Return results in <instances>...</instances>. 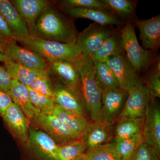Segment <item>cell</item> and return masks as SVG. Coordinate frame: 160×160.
I'll return each mask as SVG.
<instances>
[{
	"instance_id": "6da1fadb",
	"label": "cell",
	"mask_w": 160,
	"mask_h": 160,
	"mask_svg": "<svg viewBox=\"0 0 160 160\" xmlns=\"http://www.w3.org/2000/svg\"><path fill=\"white\" fill-rule=\"evenodd\" d=\"M29 35L64 43H76L74 24L51 6L45 9L29 30Z\"/></svg>"
},
{
	"instance_id": "7a4b0ae2",
	"label": "cell",
	"mask_w": 160,
	"mask_h": 160,
	"mask_svg": "<svg viewBox=\"0 0 160 160\" xmlns=\"http://www.w3.org/2000/svg\"><path fill=\"white\" fill-rule=\"evenodd\" d=\"M80 74V89L82 102L91 122L98 121L102 106L103 91L97 78L91 58L81 54L73 62Z\"/></svg>"
},
{
	"instance_id": "3957f363",
	"label": "cell",
	"mask_w": 160,
	"mask_h": 160,
	"mask_svg": "<svg viewBox=\"0 0 160 160\" xmlns=\"http://www.w3.org/2000/svg\"><path fill=\"white\" fill-rule=\"evenodd\" d=\"M21 44L25 48L39 54L47 62L61 61L74 62L81 55L77 43H62L29 35Z\"/></svg>"
},
{
	"instance_id": "277c9868",
	"label": "cell",
	"mask_w": 160,
	"mask_h": 160,
	"mask_svg": "<svg viewBox=\"0 0 160 160\" xmlns=\"http://www.w3.org/2000/svg\"><path fill=\"white\" fill-rule=\"evenodd\" d=\"M150 99L145 82L139 78L135 85L127 92L125 104L117 122L122 119L144 120Z\"/></svg>"
},
{
	"instance_id": "5b68a950",
	"label": "cell",
	"mask_w": 160,
	"mask_h": 160,
	"mask_svg": "<svg viewBox=\"0 0 160 160\" xmlns=\"http://www.w3.org/2000/svg\"><path fill=\"white\" fill-rule=\"evenodd\" d=\"M121 36L124 51L129 62L137 71L144 69L149 64L151 55L149 50L140 46L132 24L126 23L121 30Z\"/></svg>"
},
{
	"instance_id": "8992f818",
	"label": "cell",
	"mask_w": 160,
	"mask_h": 160,
	"mask_svg": "<svg viewBox=\"0 0 160 160\" xmlns=\"http://www.w3.org/2000/svg\"><path fill=\"white\" fill-rule=\"evenodd\" d=\"M31 121L49 135L58 145L82 140L54 115L40 113Z\"/></svg>"
},
{
	"instance_id": "52a82bcc",
	"label": "cell",
	"mask_w": 160,
	"mask_h": 160,
	"mask_svg": "<svg viewBox=\"0 0 160 160\" xmlns=\"http://www.w3.org/2000/svg\"><path fill=\"white\" fill-rule=\"evenodd\" d=\"M106 26L94 22L78 35L76 43L81 54L90 58L93 56L112 33Z\"/></svg>"
},
{
	"instance_id": "ba28073f",
	"label": "cell",
	"mask_w": 160,
	"mask_h": 160,
	"mask_svg": "<svg viewBox=\"0 0 160 160\" xmlns=\"http://www.w3.org/2000/svg\"><path fill=\"white\" fill-rule=\"evenodd\" d=\"M127 95V92L120 88L104 90L98 120L112 125L117 122Z\"/></svg>"
},
{
	"instance_id": "9c48e42d",
	"label": "cell",
	"mask_w": 160,
	"mask_h": 160,
	"mask_svg": "<svg viewBox=\"0 0 160 160\" xmlns=\"http://www.w3.org/2000/svg\"><path fill=\"white\" fill-rule=\"evenodd\" d=\"M5 54L7 58L18 64L32 69L49 71L48 63L41 55L19 46L14 40H10L7 42Z\"/></svg>"
},
{
	"instance_id": "30bf717a",
	"label": "cell",
	"mask_w": 160,
	"mask_h": 160,
	"mask_svg": "<svg viewBox=\"0 0 160 160\" xmlns=\"http://www.w3.org/2000/svg\"><path fill=\"white\" fill-rule=\"evenodd\" d=\"M105 62L115 75L120 89L128 92L139 78L124 52L109 58Z\"/></svg>"
},
{
	"instance_id": "8fae6325",
	"label": "cell",
	"mask_w": 160,
	"mask_h": 160,
	"mask_svg": "<svg viewBox=\"0 0 160 160\" xmlns=\"http://www.w3.org/2000/svg\"><path fill=\"white\" fill-rule=\"evenodd\" d=\"M2 118L13 136L28 147L30 121L19 107L12 103Z\"/></svg>"
},
{
	"instance_id": "7c38bea8",
	"label": "cell",
	"mask_w": 160,
	"mask_h": 160,
	"mask_svg": "<svg viewBox=\"0 0 160 160\" xmlns=\"http://www.w3.org/2000/svg\"><path fill=\"white\" fill-rule=\"evenodd\" d=\"M145 142L160 155V109L150 99L144 119L143 132Z\"/></svg>"
},
{
	"instance_id": "4fadbf2b",
	"label": "cell",
	"mask_w": 160,
	"mask_h": 160,
	"mask_svg": "<svg viewBox=\"0 0 160 160\" xmlns=\"http://www.w3.org/2000/svg\"><path fill=\"white\" fill-rule=\"evenodd\" d=\"M47 63L50 74L55 76L63 85L73 90L82 100L79 72L73 62L61 61Z\"/></svg>"
},
{
	"instance_id": "5bb4252c",
	"label": "cell",
	"mask_w": 160,
	"mask_h": 160,
	"mask_svg": "<svg viewBox=\"0 0 160 160\" xmlns=\"http://www.w3.org/2000/svg\"><path fill=\"white\" fill-rule=\"evenodd\" d=\"M28 147L46 160H58V145L47 133L30 126Z\"/></svg>"
},
{
	"instance_id": "9a60e30c",
	"label": "cell",
	"mask_w": 160,
	"mask_h": 160,
	"mask_svg": "<svg viewBox=\"0 0 160 160\" xmlns=\"http://www.w3.org/2000/svg\"><path fill=\"white\" fill-rule=\"evenodd\" d=\"M0 14L9 26L15 41L21 43L29 35L27 24L10 1L0 0Z\"/></svg>"
},
{
	"instance_id": "2e32d148",
	"label": "cell",
	"mask_w": 160,
	"mask_h": 160,
	"mask_svg": "<svg viewBox=\"0 0 160 160\" xmlns=\"http://www.w3.org/2000/svg\"><path fill=\"white\" fill-rule=\"evenodd\" d=\"M114 138L112 125L100 120L91 122L90 126L82 140L86 146V151L109 143Z\"/></svg>"
},
{
	"instance_id": "e0dca14e",
	"label": "cell",
	"mask_w": 160,
	"mask_h": 160,
	"mask_svg": "<svg viewBox=\"0 0 160 160\" xmlns=\"http://www.w3.org/2000/svg\"><path fill=\"white\" fill-rule=\"evenodd\" d=\"M53 100L55 105L62 109L87 118L81 98L73 90L62 84L54 86Z\"/></svg>"
},
{
	"instance_id": "ac0fdd59",
	"label": "cell",
	"mask_w": 160,
	"mask_h": 160,
	"mask_svg": "<svg viewBox=\"0 0 160 160\" xmlns=\"http://www.w3.org/2000/svg\"><path fill=\"white\" fill-rule=\"evenodd\" d=\"M140 31L143 47L147 50L158 48L160 43V16H156L147 20L136 21Z\"/></svg>"
},
{
	"instance_id": "d6986e66",
	"label": "cell",
	"mask_w": 160,
	"mask_h": 160,
	"mask_svg": "<svg viewBox=\"0 0 160 160\" xmlns=\"http://www.w3.org/2000/svg\"><path fill=\"white\" fill-rule=\"evenodd\" d=\"M28 26L29 30L36 22L45 9L51 6L47 0H12L10 1Z\"/></svg>"
},
{
	"instance_id": "ffe728a7",
	"label": "cell",
	"mask_w": 160,
	"mask_h": 160,
	"mask_svg": "<svg viewBox=\"0 0 160 160\" xmlns=\"http://www.w3.org/2000/svg\"><path fill=\"white\" fill-rule=\"evenodd\" d=\"M66 12L72 18H86L103 26L121 24L114 14L103 9L94 8H75L66 9Z\"/></svg>"
},
{
	"instance_id": "44dd1931",
	"label": "cell",
	"mask_w": 160,
	"mask_h": 160,
	"mask_svg": "<svg viewBox=\"0 0 160 160\" xmlns=\"http://www.w3.org/2000/svg\"><path fill=\"white\" fill-rule=\"evenodd\" d=\"M8 92L13 103L19 107L30 121L39 115L40 112L32 104L27 86L12 79L11 87Z\"/></svg>"
},
{
	"instance_id": "7402d4cb",
	"label": "cell",
	"mask_w": 160,
	"mask_h": 160,
	"mask_svg": "<svg viewBox=\"0 0 160 160\" xmlns=\"http://www.w3.org/2000/svg\"><path fill=\"white\" fill-rule=\"evenodd\" d=\"M3 63L4 68L12 80H16L27 87L38 78L50 75L47 70L29 68L14 62L7 58Z\"/></svg>"
},
{
	"instance_id": "603a6c76",
	"label": "cell",
	"mask_w": 160,
	"mask_h": 160,
	"mask_svg": "<svg viewBox=\"0 0 160 160\" xmlns=\"http://www.w3.org/2000/svg\"><path fill=\"white\" fill-rule=\"evenodd\" d=\"M52 114L65 123L81 139L90 126V121L87 118L63 109L58 105H55Z\"/></svg>"
},
{
	"instance_id": "cb8c5ba5",
	"label": "cell",
	"mask_w": 160,
	"mask_h": 160,
	"mask_svg": "<svg viewBox=\"0 0 160 160\" xmlns=\"http://www.w3.org/2000/svg\"><path fill=\"white\" fill-rule=\"evenodd\" d=\"M124 52L121 34L112 32L91 58L93 62H105L109 58Z\"/></svg>"
},
{
	"instance_id": "d4e9b609",
	"label": "cell",
	"mask_w": 160,
	"mask_h": 160,
	"mask_svg": "<svg viewBox=\"0 0 160 160\" xmlns=\"http://www.w3.org/2000/svg\"><path fill=\"white\" fill-rule=\"evenodd\" d=\"M144 120L122 119L118 120L114 130V142L143 134Z\"/></svg>"
},
{
	"instance_id": "484cf974",
	"label": "cell",
	"mask_w": 160,
	"mask_h": 160,
	"mask_svg": "<svg viewBox=\"0 0 160 160\" xmlns=\"http://www.w3.org/2000/svg\"><path fill=\"white\" fill-rule=\"evenodd\" d=\"M93 62L97 78L103 91L120 88L115 75L106 62Z\"/></svg>"
},
{
	"instance_id": "4316f807",
	"label": "cell",
	"mask_w": 160,
	"mask_h": 160,
	"mask_svg": "<svg viewBox=\"0 0 160 160\" xmlns=\"http://www.w3.org/2000/svg\"><path fill=\"white\" fill-rule=\"evenodd\" d=\"M86 146L82 140L58 145V160H78L86 152Z\"/></svg>"
},
{
	"instance_id": "83f0119b",
	"label": "cell",
	"mask_w": 160,
	"mask_h": 160,
	"mask_svg": "<svg viewBox=\"0 0 160 160\" xmlns=\"http://www.w3.org/2000/svg\"><path fill=\"white\" fill-rule=\"evenodd\" d=\"M115 149L122 160H130L135 152L143 142V134L138 135L118 142H113Z\"/></svg>"
},
{
	"instance_id": "f1b7e54d",
	"label": "cell",
	"mask_w": 160,
	"mask_h": 160,
	"mask_svg": "<svg viewBox=\"0 0 160 160\" xmlns=\"http://www.w3.org/2000/svg\"><path fill=\"white\" fill-rule=\"evenodd\" d=\"M84 156L87 160H122L115 149L113 142L86 151Z\"/></svg>"
},
{
	"instance_id": "f546056e",
	"label": "cell",
	"mask_w": 160,
	"mask_h": 160,
	"mask_svg": "<svg viewBox=\"0 0 160 160\" xmlns=\"http://www.w3.org/2000/svg\"><path fill=\"white\" fill-rule=\"evenodd\" d=\"M27 88L30 101L35 108L41 113L47 115L53 114L55 107L53 99L38 93L29 87Z\"/></svg>"
},
{
	"instance_id": "4dcf8cb0",
	"label": "cell",
	"mask_w": 160,
	"mask_h": 160,
	"mask_svg": "<svg viewBox=\"0 0 160 160\" xmlns=\"http://www.w3.org/2000/svg\"><path fill=\"white\" fill-rule=\"evenodd\" d=\"M110 9L122 17H130L134 13L135 4L129 0H102Z\"/></svg>"
},
{
	"instance_id": "1f68e13d",
	"label": "cell",
	"mask_w": 160,
	"mask_h": 160,
	"mask_svg": "<svg viewBox=\"0 0 160 160\" xmlns=\"http://www.w3.org/2000/svg\"><path fill=\"white\" fill-rule=\"evenodd\" d=\"M50 75L38 78L28 87L38 93L53 99L54 86Z\"/></svg>"
},
{
	"instance_id": "d6a6232c",
	"label": "cell",
	"mask_w": 160,
	"mask_h": 160,
	"mask_svg": "<svg viewBox=\"0 0 160 160\" xmlns=\"http://www.w3.org/2000/svg\"><path fill=\"white\" fill-rule=\"evenodd\" d=\"M60 6L65 9L75 8H94L110 11L102 1L99 0H62L59 2Z\"/></svg>"
},
{
	"instance_id": "836d02e7",
	"label": "cell",
	"mask_w": 160,
	"mask_h": 160,
	"mask_svg": "<svg viewBox=\"0 0 160 160\" xmlns=\"http://www.w3.org/2000/svg\"><path fill=\"white\" fill-rule=\"evenodd\" d=\"M151 99L160 98V62L157 64L155 70L149 75L145 82Z\"/></svg>"
},
{
	"instance_id": "e575fe53",
	"label": "cell",
	"mask_w": 160,
	"mask_h": 160,
	"mask_svg": "<svg viewBox=\"0 0 160 160\" xmlns=\"http://www.w3.org/2000/svg\"><path fill=\"white\" fill-rule=\"evenodd\" d=\"M130 160H160V155L145 142L141 144Z\"/></svg>"
},
{
	"instance_id": "d590c367",
	"label": "cell",
	"mask_w": 160,
	"mask_h": 160,
	"mask_svg": "<svg viewBox=\"0 0 160 160\" xmlns=\"http://www.w3.org/2000/svg\"><path fill=\"white\" fill-rule=\"evenodd\" d=\"M12 103L13 102L8 92L0 89V116H3Z\"/></svg>"
},
{
	"instance_id": "8d00e7d4",
	"label": "cell",
	"mask_w": 160,
	"mask_h": 160,
	"mask_svg": "<svg viewBox=\"0 0 160 160\" xmlns=\"http://www.w3.org/2000/svg\"><path fill=\"white\" fill-rule=\"evenodd\" d=\"M12 79L4 66H0V89L7 92L11 86Z\"/></svg>"
},
{
	"instance_id": "74e56055",
	"label": "cell",
	"mask_w": 160,
	"mask_h": 160,
	"mask_svg": "<svg viewBox=\"0 0 160 160\" xmlns=\"http://www.w3.org/2000/svg\"><path fill=\"white\" fill-rule=\"evenodd\" d=\"M0 39L6 40H14L13 35L9 26L0 14Z\"/></svg>"
},
{
	"instance_id": "f35d334b",
	"label": "cell",
	"mask_w": 160,
	"mask_h": 160,
	"mask_svg": "<svg viewBox=\"0 0 160 160\" xmlns=\"http://www.w3.org/2000/svg\"><path fill=\"white\" fill-rule=\"evenodd\" d=\"M10 40L0 39V62L3 63L6 61V57L5 54V48H6V44Z\"/></svg>"
},
{
	"instance_id": "ab89813d",
	"label": "cell",
	"mask_w": 160,
	"mask_h": 160,
	"mask_svg": "<svg viewBox=\"0 0 160 160\" xmlns=\"http://www.w3.org/2000/svg\"><path fill=\"white\" fill-rule=\"evenodd\" d=\"M78 160H87L85 157H84V154L81 157V158H79Z\"/></svg>"
}]
</instances>
